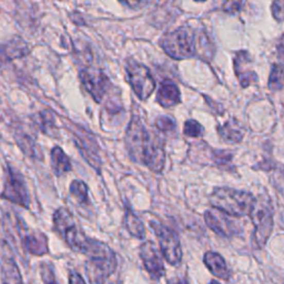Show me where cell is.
<instances>
[{"mask_svg": "<svg viewBox=\"0 0 284 284\" xmlns=\"http://www.w3.org/2000/svg\"><path fill=\"white\" fill-rule=\"evenodd\" d=\"M126 145L131 159L160 173L165 168L166 153L160 139L149 131L138 117L132 118L126 133Z\"/></svg>", "mask_w": 284, "mask_h": 284, "instance_id": "obj_1", "label": "cell"}, {"mask_svg": "<svg viewBox=\"0 0 284 284\" xmlns=\"http://www.w3.org/2000/svg\"><path fill=\"white\" fill-rule=\"evenodd\" d=\"M81 253L87 255V275L94 284H103L116 271V254L101 241L86 239Z\"/></svg>", "mask_w": 284, "mask_h": 284, "instance_id": "obj_2", "label": "cell"}, {"mask_svg": "<svg viewBox=\"0 0 284 284\" xmlns=\"http://www.w3.org/2000/svg\"><path fill=\"white\" fill-rule=\"evenodd\" d=\"M254 202L255 198L250 192L230 188H218L210 196L213 208L237 218L250 215Z\"/></svg>", "mask_w": 284, "mask_h": 284, "instance_id": "obj_3", "label": "cell"}, {"mask_svg": "<svg viewBox=\"0 0 284 284\" xmlns=\"http://www.w3.org/2000/svg\"><path fill=\"white\" fill-rule=\"evenodd\" d=\"M162 47L173 59H187L197 55L198 41L196 31L189 27H181L180 29L167 33L160 41Z\"/></svg>", "mask_w": 284, "mask_h": 284, "instance_id": "obj_4", "label": "cell"}, {"mask_svg": "<svg viewBox=\"0 0 284 284\" xmlns=\"http://www.w3.org/2000/svg\"><path fill=\"white\" fill-rule=\"evenodd\" d=\"M254 224L253 246L255 248L263 247L271 236L273 230V209L267 196L255 199L253 208L250 212Z\"/></svg>", "mask_w": 284, "mask_h": 284, "instance_id": "obj_5", "label": "cell"}, {"mask_svg": "<svg viewBox=\"0 0 284 284\" xmlns=\"http://www.w3.org/2000/svg\"><path fill=\"white\" fill-rule=\"evenodd\" d=\"M54 225L56 232L66 241L75 252H81L86 237L78 228L74 217L66 208H60L54 215Z\"/></svg>", "mask_w": 284, "mask_h": 284, "instance_id": "obj_6", "label": "cell"}, {"mask_svg": "<svg viewBox=\"0 0 284 284\" xmlns=\"http://www.w3.org/2000/svg\"><path fill=\"white\" fill-rule=\"evenodd\" d=\"M126 69L134 94L141 100H147L155 89V81L150 70L136 60L128 61Z\"/></svg>", "mask_w": 284, "mask_h": 284, "instance_id": "obj_7", "label": "cell"}, {"mask_svg": "<svg viewBox=\"0 0 284 284\" xmlns=\"http://www.w3.org/2000/svg\"><path fill=\"white\" fill-rule=\"evenodd\" d=\"M150 226L158 238L163 258L171 265L179 264L182 259V251L176 234L157 221H150Z\"/></svg>", "mask_w": 284, "mask_h": 284, "instance_id": "obj_8", "label": "cell"}, {"mask_svg": "<svg viewBox=\"0 0 284 284\" xmlns=\"http://www.w3.org/2000/svg\"><path fill=\"white\" fill-rule=\"evenodd\" d=\"M2 198H5L6 200L21 205V207L29 208L30 199L29 194H28V189L26 187L25 180L23 175L16 171L15 169H8Z\"/></svg>", "mask_w": 284, "mask_h": 284, "instance_id": "obj_9", "label": "cell"}, {"mask_svg": "<svg viewBox=\"0 0 284 284\" xmlns=\"http://www.w3.org/2000/svg\"><path fill=\"white\" fill-rule=\"evenodd\" d=\"M83 86L97 102H101L109 88V80L101 71L87 69L80 74Z\"/></svg>", "mask_w": 284, "mask_h": 284, "instance_id": "obj_10", "label": "cell"}, {"mask_svg": "<svg viewBox=\"0 0 284 284\" xmlns=\"http://www.w3.org/2000/svg\"><path fill=\"white\" fill-rule=\"evenodd\" d=\"M0 269L3 284H24L10 247L5 241H0Z\"/></svg>", "mask_w": 284, "mask_h": 284, "instance_id": "obj_11", "label": "cell"}, {"mask_svg": "<svg viewBox=\"0 0 284 284\" xmlns=\"http://www.w3.org/2000/svg\"><path fill=\"white\" fill-rule=\"evenodd\" d=\"M140 258L144 261L145 268L153 280H159L165 275V265H163L160 253L152 242H145L141 245Z\"/></svg>", "mask_w": 284, "mask_h": 284, "instance_id": "obj_12", "label": "cell"}, {"mask_svg": "<svg viewBox=\"0 0 284 284\" xmlns=\"http://www.w3.org/2000/svg\"><path fill=\"white\" fill-rule=\"evenodd\" d=\"M204 220L209 228L215 231L219 236L232 237L233 234L239 232L237 225L231 222V220L226 218L225 213L217 209L209 210L204 213Z\"/></svg>", "mask_w": 284, "mask_h": 284, "instance_id": "obj_13", "label": "cell"}, {"mask_svg": "<svg viewBox=\"0 0 284 284\" xmlns=\"http://www.w3.org/2000/svg\"><path fill=\"white\" fill-rule=\"evenodd\" d=\"M76 140L77 146L82 153L83 158L90 163L92 168H95L97 171H100L101 160L99 158L97 142L91 137H89L88 134H84L80 131L76 133Z\"/></svg>", "mask_w": 284, "mask_h": 284, "instance_id": "obj_14", "label": "cell"}, {"mask_svg": "<svg viewBox=\"0 0 284 284\" xmlns=\"http://www.w3.org/2000/svg\"><path fill=\"white\" fill-rule=\"evenodd\" d=\"M204 264L207 265L209 271L219 279L226 280L230 279V271L226 267L224 259L217 252H208L204 254Z\"/></svg>", "mask_w": 284, "mask_h": 284, "instance_id": "obj_15", "label": "cell"}, {"mask_svg": "<svg viewBox=\"0 0 284 284\" xmlns=\"http://www.w3.org/2000/svg\"><path fill=\"white\" fill-rule=\"evenodd\" d=\"M157 100L162 106H165V108L173 106L179 103L181 100L180 91L173 82L163 81L161 83L160 89L158 90Z\"/></svg>", "mask_w": 284, "mask_h": 284, "instance_id": "obj_16", "label": "cell"}, {"mask_svg": "<svg viewBox=\"0 0 284 284\" xmlns=\"http://www.w3.org/2000/svg\"><path fill=\"white\" fill-rule=\"evenodd\" d=\"M23 245L27 252L42 255L48 252L47 238L41 233H29L23 237Z\"/></svg>", "mask_w": 284, "mask_h": 284, "instance_id": "obj_17", "label": "cell"}, {"mask_svg": "<svg viewBox=\"0 0 284 284\" xmlns=\"http://www.w3.org/2000/svg\"><path fill=\"white\" fill-rule=\"evenodd\" d=\"M219 134L228 144H239L243 138L244 131L241 129L239 123L229 121L219 128Z\"/></svg>", "mask_w": 284, "mask_h": 284, "instance_id": "obj_18", "label": "cell"}, {"mask_svg": "<svg viewBox=\"0 0 284 284\" xmlns=\"http://www.w3.org/2000/svg\"><path fill=\"white\" fill-rule=\"evenodd\" d=\"M52 169L57 175H61L71 170V163L67 154L59 147H55L51 150Z\"/></svg>", "mask_w": 284, "mask_h": 284, "instance_id": "obj_19", "label": "cell"}, {"mask_svg": "<svg viewBox=\"0 0 284 284\" xmlns=\"http://www.w3.org/2000/svg\"><path fill=\"white\" fill-rule=\"evenodd\" d=\"M125 224H126L127 230L131 233V236L136 237L138 239L145 238L146 230H145L144 223H142L141 220L129 209L127 210V213H126Z\"/></svg>", "mask_w": 284, "mask_h": 284, "instance_id": "obj_20", "label": "cell"}, {"mask_svg": "<svg viewBox=\"0 0 284 284\" xmlns=\"http://www.w3.org/2000/svg\"><path fill=\"white\" fill-rule=\"evenodd\" d=\"M70 193L73 194V197L76 199V200L83 204L88 202V187L86 186V183L79 181V180H75L70 186Z\"/></svg>", "mask_w": 284, "mask_h": 284, "instance_id": "obj_21", "label": "cell"}, {"mask_svg": "<svg viewBox=\"0 0 284 284\" xmlns=\"http://www.w3.org/2000/svg\"><path fill=\"white\" fill-rule=\"evenodd\" d=\"M269 86L272 90H281L283 87V69L281 65H275L270 75Z\"/></svg>", "mask_w": 284, "mask_h": 284, "instance_id": "obj_22", "label": "cell"}, {"mask_svg": "<svg viewBox=\"0 0 284 284\" xmlns=\"http://www.w3.org/2000/svg\"><path fill=\"white\" fill-rule=\"evenodd\" d=\"M183 133L191 138H199L203 134V128L200 123L196 121V120H188V121L184 123Z\"/></svg>", "mask_w": 284, "mask_h": 284, "instance_id": "obj_23", "label": "cell"}, {"mask_svg": "<svg viewBox=\"0 0 284 284\" xmlns=\"http://www.w3.org/2000/svg\"><path fill=\"white\" fill-rule=\"evenodd\" d=\"M23 44H16V40H12L11 42H8V44H6L4 47V54L7 57H10V58H17V57L21 56L24 52V50H17V48L21 47Z\"/></svg>", "mask_w": 284, "mask_h": 284, "instance_id": "obj_24", "label": "cell"}, {"mask_svg": "<svg viewBox=\"0 0 284 284\" xmlns=\"http://www.w3.org/2000/svg\"><path fill=\"white\" fill-rule=\"evenodd\" d=\"M155 126L161 131H171L175 129L174 120L169 117H160L155 122Z\"/></svg>", "mask_w": 284, "mask_h": 284, "instance_id": "obj_25", "label": "cell"}, {"mask_svg": "<svg viewBox=\"0 0 284 284\" xmlns=\"http://www.w3.org/2000/svg\"><path fill=\"white\" fill-rule=\"evenodd\" d=\"M41 276L45 284H58L55 279V274L51 268L47 264H42L41 267Z\"/></svg>", "mask_w": 284, "mask_h": 284, "instance_id": "obj_26", "label": "cell"}, {"mask_svg": "<svg viewBox=\"0 0 284 284\" xmlns=\"http://www.w3.org/2000/svg\"><path fill=\"white\" fill-rule=\"evenodd\" d=\"M272 13L278 21L283 20V0H274L272 5Z\"/></svg>", "mask_w": 284, "mask_h": 284, "instance_id": "obj_27", "label": "cell"}, {"mask_svg": "<svg viewBox=\"0 0 284 284\" xmlns=\"http://www.w3.org/2000/svg\"><path fill=\"white\" fill-rule=\"evenodd\" d=\"M119 2L130 9H140L146 6L148 0H119Z\"/></svg>", "mask_w": 284, "mask_h": 284, "instance_id": "obj_28", "label": "cell"}, {"mask_svg": "<svg viewBox=\"0 0 284 284\" xmlns=\"http://www.w3.org/2000/svg\"><path fill=\"white\" fill-rule=\"evenodd\" d=\"M69 284H86V282L79 273L73 271L69 274Z\"/></svg>", "mask_w": 284, "mask_h": 284, "instance_id": "obj_29", "label": "cell"}, {"mask_svg": "<svg viewBox=\"0 0 284 284\" xmlns=\"http://www.w3.org/2000/svg\"><path fill=\"white\" fill-rule=\"evenodd\" d=\"M169 284H188L186 280H181V279H175V280H172L170 281Z\"/></svg>", "mask_w": 284, "mask_h": 284, "instance_id": "obj_30", "label": "cell"}, {"mask_svg": "<svg viewBox=\"0 0 284 284\" xmlns=\"http://www.w3.org/2000/svg\"><path fill=\"white\" fill-rule=\"evenodd\" d=\"M209 284H221V283H220V282H218L217 280H212Z\"/></svg>", "mask_w": 284, "mask_h": 284, "instance_id": "obj_31", "label": "cell"}, {"mask_svg": "<svg viewBox=\"0 0 284 284\" xmlns=\"http://www.w3.org/2000/svg\"><path fill=\"white\" fill-rule=\"evenodd\" d=\"M196 2H198V3H201V2H205V0H196Z\"/></svg>", "mask_w": 284, "mask_h": 284, "instance_id": "obj_32", "label": "cell"}]
</instances>
